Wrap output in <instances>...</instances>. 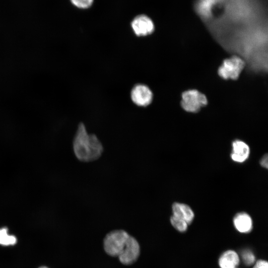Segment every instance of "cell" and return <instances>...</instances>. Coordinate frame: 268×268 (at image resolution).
<instances>
[{"label": "cell", "instance_id": "cell-1", "mask_svg": "<svg viewBox=\"0 0 268 268\" xmlns=\"http://www.w3.org/2000/svg\"><path fill=\"white\" fill-rule=\"evenodd\" d=\"M73 149L75 156L80 161L89 162L98 159L104 148L97 136L89 134L85 125L80 123L74 137Z\"/></svg>", "mask_w": 268, "mask_h": 268}, {"label": "cell", "instance_id": "cell-2", "mask_svg": "<svg viewBox=\"0 0 268 268\" xmlns=\"http://www.w3.org/2000/svg\"><path fill=\"white\" fill-rule=\"evenodd\" d=\"M133 236L122 229L109 232L103 240V248L109 256L120 258L129 247Z\"/></svg>", "mask_w": 268, "mask_h": 268}, {"label": "cell", "instance_id": "cell-3", "mask_svg": "<svg viewBox=\"0 0 268 268\" xmlns=\"http://www.w3.org/2000/svg\"><path fill=\"white\" fill-rule=\"evenodd\" d=\"M244 67V61L240 57L234 56L223 62L218 68V73L223 79L235 80L239 77Z\"/></svg>", "mask_w": 268, "mask_h": 268}, {"label": "cell", "instance_id": "cell-4", "mask_svg": "<svg viewBox=\"0 0 268 268\" xmlns=\"http://www.w3.org/2000/svg\"><path fill=\"white\" fill-rule=\"evenodd\" d=\"M207 103L205 96L197 90H189L182 94L181 106L187 112L196 113Z\"/></svg>", "mask_w": 268, "mask_h": 268}, {"label": "cell", "instance_id": "cell-5", "mask_svg": "<svg viewBox=\"0 0 268 268\" xmlns=\"http://www.w3.org/2000/svg\"><path fill=\"white\" fill-rule=\"evenodd\" d=\"M131 27L137 36H145L152 34L155 29L152 19L145 14L136 16L131 22Z\"/></svg>", "mask_w": 268, "mask_h": 268}, {"label": "cell", "instance_id": "cell-6", "mask_svg": "<svg viewBox=\"0 0 268 268\" xmlns=\"http://www.w3.org/2000/svg\"><path fill=\"white\" fill-rule=\"evenodd\" d=\"M132 101L136 105L145 107L149 105L153 99V93L146 85L137 84L132 88L131 92Z\"/></svg>", "mask_w": 268, "mask_h": 268}, {"label": "cell", "instance_id": "cell-7", "mask_svg": "<svg viewBox=\"0 0 268 268\" xmlns=\"http://www.w3.org/2000/svg\"><path fill=\"white\" fill-rule=\"evenodd\" d=\"M231 158L235 162L242 163L245 161L250 154V148L245 142L236 139L232 142Z\"/></svg>", "mask_w": 268, "mask_h": 268}, {"label": "cell", "instance_id": "cell-8", "mask_svg": "<svg viewBox=\"0 0 268 268\" xmlns=\"http://www.w3.org/2000/svg\"><path fill=\"white\" fill-rule=\"evenodd\" d=\"M233 224L236 229L241 233H248L253 229V220L247 213L241 212L234 217Z\"/></svg>", "mask_w": 268, "mask_h": 268}, {"label": "cell", "instance_id": "cell-9", "mask_svg": "<svg viewBox=\"0 0 268 268\" xmlns=\"http://www.w3.org/2000/svg\"><path fill=\"white\" fill-rule=\"evenodd\" d=\"M240 261L238 254L232 250L224 252L218 259L220 268H237Z\"/></svg>", "mask_w": 268, "mask_h": 268}, {"label": "cell", "instance_id": "cell-10", "mask_svg": "<svg viewBox=\"0 0 268 268\" xmlns=\"http://www.w3.org/2000/svg\"><path fill=\"white\" fill-rule=\"evenodd\" d=\"M172 209L173 215L184 220L188 224L193 222L195 214L188 205L176 202L173 203Z\"/></svg>", "mask_w": 268, "mask_h": 268}, {"label": "cell", "instance_id": "cell-11", "mask_svg": "<svg viewBox=\"0 0 268 268\" xmlns=\"http://www.w3.org/2000/svg\"><path fill=\"white\" fill-rule=\"evenodd\" d=\"M17 241L16 238L13 235L8 234L6 228L0 229V244L4 246L14 245Z\"/></svg>", "mask_w": 268, "mask_h": 268}, {"label": "cell", "instance_id": "cell-12", "mask_svg": "<svg viewBox=\"0 0 268 268\" xmlns=\"http://www.w3.org/2000/svg\"><path fill=\"white\" fill-rule=\"evenodd\" d=\"M241 259L245 265L251 266L256 262V256L253 252L249 249H245L241 252Z\"/></svg>", "mask_w": 268, "mask_h": 268}, {"label": "cell", "instance_id": "cell-13", "mask_svg": "<svg viewBox=\"0 0 268 268\" xmlns=\"http://www.w3.org/2000/svg\"><path fill=\"white\" fill-rule=\"evenodd\" d=\"M170 222L172 225L180 232H185L188 226V224L184 220L172 215L170 217Z\"/></svg>", "mask_w": 268, "mask_h": 268}, {"label": "cell", "instance_id": "cell-14", "mask_svg": "<svg viewBox=\"0 0 268 268\" xmlns=\"http://www.w3.org/2000/svg\"><path fill=\"white\" fill-rule=\"evenodd\" d=\"M93 1L94 0H70L74 6L81 9L90 7L92 5Z\"/></svg>", "mask_w": 268, "mask_h": 268}, {"label": "cell", "instance_id": "cell-15", "mask_svg": "<svg viewBox=\"0 0 268 268\" xmlns=\"http://www.w3.org/2000/svg\"><path fill=\"white\" fill-rule=\"evenodd\" d=\"M253 268H268V262L264 260H259L253 265Z\"/></svg>", "mask_w": 268, "mask_h": 268}, {"label": "cell", "instance_id": "cell-16", "mask_svg": "<svg viewBox=\"0 0 268 268\" xmlns=\"http://www.w3.org/2000/svg\"><path fill=\"white\" fill-rule=\"evenodd\" d=\"M260 164L264 168H268V155L266 154L261 159Z\"/></svg>", "mask_w": 268, "mask_h": 268}, {"label": "cell", "instance_id": "cell-17", "mask_svg": "<svg viewBox=\"0 0 268 268\" xmlns=\"http://www.w3.org/2000/svg\"><path fill=\"white\" fill-rule=\"evenodd\" d=\"M48 268L45 267H41V268Z\"/></svg>", "mask_w": 268, "mask_h": 268}]
</instances>
